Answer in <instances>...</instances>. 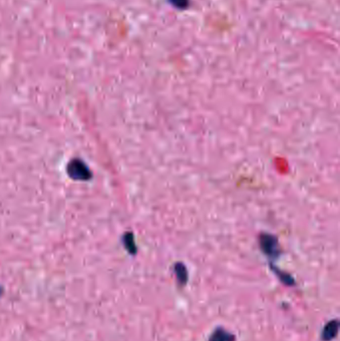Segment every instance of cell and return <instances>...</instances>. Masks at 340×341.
I'll return each mask as SVG.
<instances>
[{
	"label": "cell",
	"instance_id": "1",
	"mask_svg": "<svg viewBox=\"0 0 340 341\" xmlns=\"http://www.w3.org/2000/svg\"><path fill=\"white\" fill-rule=\"evenodd\" d=\"M338 327H339V323H338V320L336 319L331 320L328 323H326L321 332V339L323 341H330L335 338L338 333Z\"/></svg>",
	"mask_w": 340,
	"mask_h": 341
},
{
	"label": "cell",
	"instance_id": "2",
	"mask_svg": "<svg viewBox=\"0 0 340 341\" xmlns=\"http://www.w3.org/2000/svg\"><path fill=\"white\" fill-rule=\"evenodd\" d=\"M236 337L223 328H216L210 335L208 341H235Z\"/></svg>",
	"mask_w": 340,
	"mask_h": 341
},
{
	"label": "cell",
	"instance_id": "3",
	"mask_svg": "<svg viewBox=\"0 0 340 341\" xmlns=\"http://www.w3.org/2000/svg\"><path fill=\"white\" fill-rule=\"evenodd\" d=\"M272 240L271 237H268V239H266V241L263 242V249H264V252L268 256L276 257V255H277L276 243H275V240H273V242H272Z\"/></svg>",
	"mask_w": 340,
	"mask_h": 341
},
{
	"label": "cell",
	"instance_id": "4",
	"mask_svg": "<svg viewBox=\"0 0 340 341\" xmlns=\"http://www.w3.org/2000/svg\"><path fill=\"white\" fill-rule=\"evenodd\" d=\"M176 273H177V278L181 284H185L188 279V274L186 268L183 265H177L176 266Z\"/></svg>",
	"mask_w": 340,
	"mask_h": 341
},
{
	"label": "cell",
	"instance_id": "5",
	"mask_svg": "<svg viewBox=\"0 0 340 341\" xmlns=\"http://www.w3.org/2000/svg\"><path fill=\"white\" fill-rule=\"evenodd\" d=\"M177 8H186L188 6V0H170Z\"/></svg>",
	"mask_w": 340,
	"mask_h": 341
}]
</instances>
